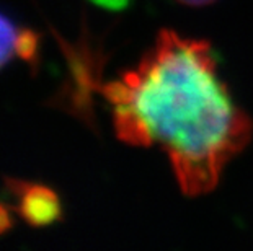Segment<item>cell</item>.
Wrapping results in <instances>:
<instances>
[{
  "label": "cell",
  "instance_id": "6da1fadb",
  "mask_svg": "<svg viewBox=\"0 0 253 251\" xmlns=\"http://www.w3.org/2000/svg\"><path fill=\"white\" fill-rule=\"evenodd\" d=\"M103 93L116 134L164 150L188 194L212 189L250 136L209 46L175 33L160 36L141 64Z\"/></svg>",
  "mask_w": 253,
  "mask_h": 251
},
{
  "label": "cell",
  "instance_id": "7a4b0ae2",
  "mask_svg": "<svg viewBox=\"0 0 253 251\" xmlns=\"http://www.w3.org/2000/svg\"><path fill=\"white\" fill-rule=\"evenodd\" d=\"M3 183L15 199V211L30 227H49L62 218L61 199L49 186L17 178Z\"/></svg>",
  "mask_w": 253,
  "mask_h": 251
},
{
  "label": "cell",
  "instance_id": "3957f363",
  "mask_svg": "<svg viewBox=\"0 0 253 251\" xmlns=\"http://www.w3.org/2000/svg\"><path fill=\"white\" fill-rule=\"evenodd\" d=\"M40 46H41V36L36 31L25 28L17 33L15 52H17L20 59L28 62L31 69H36L38 62H40Z\"/></svg>",
  "mask_w": 253,
  "mask_h": 251
},
{
  "label": "cell",
  "instance_id": "277c9868",
  "mask_svg": "<svg viewBox=\"0 0 253 251\" xmlns=\"http://www.w3.org/2000/svg\"><path fill=\"white\" fill-rule=\"evenodd\" d=\"M15 39H17V30L13 23L0 13V69L10 61L15 52Z\"/></svg>",
  "mask_w": 253,
  "mask_h": 251
},
{
  "label": "cell",
  "instance_id": "5b68a950",
  "mask_svg": "<svg viewBox=\"0 0 253 251\" xmlns=\"http://www.w3.org/2000/svg\"><path fill=\"white\" fill-rule=\"evenodd\" d=\"M13 227V218H12V211L7 204L0 202V235L8 232Z\"/></svg>",
  "mask_w": 253,
  "mask_h": 251
},
{
  "label": "cell",
  "instance_id": "8992f818",
  "mask_svg": "<svg viewBox=\"0 0 253 251\" xmlns=\"http://www.w3.org/2000/svg\"><path fill=\"white\" fill-rule=\"evenodd\" d=\"M95 5L108 10H121L129 3V0H91Z\"/></svg>",
  "mask_w": 253,
  "mask_h": 251
},
{
  "label": "cell",
  "instance_id": "52a82bcc",
  "mask_svg": "<svg viewBox=\"0 0 253 251\" xmlns=\"http://www.w3.org/2000/svg\"><path fill=\"white\" fill-rule=\"evenodd\" d=\"M181 3H188V5H204V3H209L212 0H180Z\"/></svg>",
  "mask_w": 253,
  "mask_h": 251
}]
</instances>
